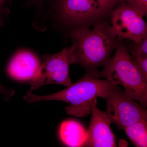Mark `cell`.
<instances>
[{"instance_id": "9a60e30c", "label": "cell", "mask_w": 147, "mask_h": 147, "mask_svg": "<svg viewBox=\"0 0 147 147\" xmlns=\"http://www.w3.org/2000/svg\"><path fill=\"white\" fill-rule=\"evenodd\" d=\"M0 93L4 95L6 99H8L14 94L13 90L7 89L1 84H0Z\"/></svg>"}, {"instance_id": "30bf717a", "label": "cell", "mask_w": 147, "mask_h": 147, "mask_svg": "<svg viewBox=\"0 0 147 147\" xmlns=\"http://www.w3.org/2000/svg\"><path fill=\"white\" fill-rule=\"evenodd\" d=\"M124 129L135 146H147V120L139 121Z\"/></svg>"}, {"instance_id": "2e32d148", "label": "cell", "mask_w": 147, "mask_h": 147, "mask_svg": "<svg viewBox=\"0 0 147 147\" xmlns=\"http://www.w3.org/2000/svg\"><path fill=\"white\" fill-rule=\"evenodd\" d=\"M9 12L8 9L3 7H0V28L4 24L3 17L4 15H6Z\"/></svg>"}, {"instance_id": "5b68a950", "label": "cell", "mask_w": 147, "mask_h": 147, "mask_svg": "<svg viewBox=\"0 0 147 147\" xmlns=\"http://www.w3.org/2000/svg\"><path fill=\"white\" fill-rule=\"evenodd\" d=\"M71 52V45L56 54L44 55L38 71L30 80L31 90H37L48 84L70 86L72 84L69 75Z\"/></svg>"}, {"instance_id": "ac0fdd59", "label": "cell", "mask_w": 147, "mask_h": 147, "mask_svg": "<svg viewBox=\"0 0 147 147\" xmlns=\"http://www.w3.org/2000/svg\"><path fill=\"white\" fill-rule=\"evenodd\" d=\"M7 0H0V7H3Z\"/></svg>"}, {"instance_id": "8fae6325", "label": "cell", "mask_w": 147, "mask_h": 147, "mask_svg": "<svg viewBox=\"0 0 147 147\" xmlns=\"http://www.w3.org/2000/svg\"><path fill=\"white\" fill-rule=\"evenodd\" d=\"M129 57L147 82V57L130 55Z\"/></svg>"}, {"instance_id": "ba28073f", "label": "cell", "mask_w": 147, "mask_h": 147, "mask_svg": "<svg viewBox=\"0 0 147 147\" xmlns=\"http://www.w3.org/2000/svg\"><path fill=\"white\" fill-rule=\"evenodd\" d=\"M40 63L36 56L28 51L16 53L7 67V72L13 79L19 81L31 80L36 74Z\"/></svg>"}, {"instance_id": "8992f818", "label": "cell", "mask_w": 147, "mask_h": 147, "mask_svg": "<svg viewBox=\"0 0 147 147\" xmlns=\"http://www.w3.org/2000/svg\"><path fill=\"white\" fill-rule=\"evenodd\" d=\"M111 31L117 39L131 40L134 43L147 36V24L144 16L125 2H122L111 12Z\"/></svg>"}, {"instance_id": "4fadbf2b", "label": "cell", "mask_w": 147, "mask_h": 147, "mask_svg": "<svg viewBox=\"0 0 147 147\" xmlns=\"http://www.w3.org/2000/svg\"><path fill=\"white\" fill-rule=\"evenodd\" d=\"M134 43L130 51L131 55L147 57V36L140 42Z\"/></svg>"}, {"instance_id": "7c38bea8", "label": "cell", "mask_w": 147, "mask_h": 147, "mask_svg": "<svg viewBox=\"0 0 147 147\" xmlns=\"http://www.w3.org/2000/svg\"><path fill=\"white\" fill-rule=\"evenodd\" d=\"M125 0H94L102 15L111 13L115 9L114 7L118 3L124 1Z\"/></svg>"}, {"instance_id": "277c9868", "label": "cell", "mask_w": 147, "mask_h": 147, "mask_svg": "<svg viewBox=\"0 0 147 147\" xmlns=\"http://www.w3.org/2000/svg\"><path fill=\"white\" fill-rule=\"evenodd\" d=\"M119 86L112 87L100 96L106 101L107 109L104 112L111 123L119 129H124L139 121L147 120L146 108L134 102Z\"/></svg>"}, {"instance_id": "9c48e42d", "label": "cell", "mask_w": 147, "mask_h": 147, "mask_svg": "<svg viewBox=\"0 0 147 147\" xmlns=\"http://www.w3.org/2000/svg\"><path fill=\"white\" fill-rule=\"evenodd\" d=\"M61 140L69 147H82L86 136V130L76 121L67 120L61 124L59 129Z\"/></svg>"}, {"instance_id": "6da1fadb", "label": "cell", "mask_w": 147, "mask_h": 147, "mask_svg": "<svg viewBox=\"0 0 147 147\" xmlns=\"http://www.w3.org/2000/svg\"><path fill=\"white\" fill-rule=\"evenodd\" d=\"M72 43L71 64H77L86 69V73L95 75L98 68L111 59L117 45V37L106 22H99L92 30L80 27L70 34Z\"/></svg>"}, {"instance_id": "5bb4252c", "label": "cell", "mask_w": 147, "mask_h": 147, "mask_svg": "<svg viewBox=\"0 0 147 147\" xmlns=\"http://www.w3.org/2000/svg\"><path fill=\"white\" fill-rule=\"evenodd\" d=\"M124 1L138 10L143 16H147V0H125Z\"/></svg>"}, {"instance_id": "7a4b0ae2", "label": "cell", "mask_w": 147, "mask_h": 147, "mask_svg": "<svg viewBox=\"0 0 147 147\" xmlns=\"http://www.w3.org/2000/svg\"><path fill=\"white\" fill-rule=\"evenodd\" d=\"M116 86L118 85L86 73L82 79L60 92L38 96L29 91L24 96V99L29 102L42 100L63 101L69 104L65 108L68 115L83 118L91 113L92 105L95 99L100 97L103 93Z\"/></svg>"}, {"instance_id": "52a82bcc", "label": "cell", "mask_w": 147, "mask_h": 147, "mask_svg": "<svg viewBox=\"0 0 147 147\" xmlns=\"http://www.w3.org/2000/svg\"><path fill=\"white\" fill-rule=\"evenodd\" d=\"M92 117L82 147H115V136L111 130V122L104 112L98 109L97 98L92 105Z\"/></svg>"}, {"instance_id": "e0dca14e", "label": "cell", "mask_w": 147, "mask_h": 147, "mask_svg": "<svg viewBox=\"0 0 147 147\" xmlns=\"http://www.w3.org/2000/svg\"><path fill=\"white\" fill-rule=\"evenodd\" d=\"M30 2L32 3L36 4H40L42 3L45 0H28Z\"/></svg>"}, {"instance_id": "3957f363", "label": "cell", "mask_w": 147, "mask_h": 147, "mask_svg": "<svg viewBox=\"0 0 147 147\" xmlns=\"http://www.w3.org/2000/svg\"><path fill=\"white\" fill-rule=\"evenodd\" d=\"M117 45L113 57L103 66L102 71L94 76L121 85L127 95L139 101L144 108L147 107V82L131 61L129 53L117 40Z\"/></svg>"}]
</instances>
